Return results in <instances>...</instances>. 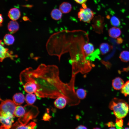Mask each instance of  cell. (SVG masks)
<instances>
[{
    "label": "cell",
    "mask_w": 129,
    "mask_h": 129,
    "mask_svg": "<svg viewBox=\"0 0 129 129\" xmlns=\"http://www.w3.org/2000/svg\"><path fill=\"white\" fill-rule=\"evenodd\" d=\"M59 74L56 66L41 64L36 69L29 67L22 70L19 79L21 83L30 84L39 98L54 99L62 96L68 99L73 93L72 85L62 81Z\"/></svg>",
    "instance_id": "1"
},
{
    "label": "cell",
    "mask_w": 129,
    "mask_h": 129,
    "mask_svg": "<svg viewBox=\"0 0 129 129\" xmlns=\"http://www.w3.org/2000/svg\"><path fill=\"white\" fill-rule=\"evenodd\" d=\"M109 107L113 111L114 114L117 118H122L128 114L129 105L124 100L114 98L110 102Z\"/></svg>",
    "instance_id": "2"
},
{
    "label": "cell",
    "mask_w": 129,
    "mask_h": 129,
    "mask_svg": "<svg viewBox=\"0 0 129 129\" xmlns=\"http://www.w3.org/2000/svg\"><path fill=\"white\" fill-rule=\"evenodd\" d=\"M38 109L36 107L33 106L31 109L18 119L12 126V129H21L22 126L27 124L31 119L35 118L38 113Z\"/></svg>",
    "instance_id": "3"
},
{
    "label": "cell",
    "mask_w": 129,
    "mask_h": 129,
    "mask_svg": "<svg viewBox=\"0 0 129 129\" xmlns=\"http://www.w3.org/2000/svg\"><path fill=\"white\" fill-rule=\"evenodd\" d=\"M77 14V16L79 20L81 22L89 23L94 17L95 14L93 11L88 8L85 3L81 5Z\"/></svg>",
    "instance_id": "4"
},
{
    "label": "cell",
    "mask_w": 129,
    "mask_h": 129,
    "mask_svg": "<svg viewBox=\"0 0 129 129\" xmlns=\"http://www.w3.org/2000/svg\"><path fill=\"white\" fill-rule=\"evenodd\" d=\"M0 129H9L11 128L15 116L9 113L0 112Z\"/></svg>",
    "instance_id": "5"
},
{
    "label": "cell",
    "mask_w": 129,
    "mask_h": 129,
    "mask_svg": "<svg viewBox=\"0 0 129 129\" xmlns=\"http://www.w3.org/2000/svg\"><path fill=\"white\" fill-rule=\"evenodd\" d=\"M16 106L13 101L10 99L2 100L0 106V112L14 115V112Z\"/></svg>",
    "instance_id": "6"
},
{
    "label": "cell",
    "mask_w": 129,
    "mask_h": 129,
    "mask_svg": "<svg viewBox=\"0 0 129 129\" xmlns=\"http://www.w3.org/2000/svg\"><path fill=\"white\" fill-rule=\"evenodd\" d=\"M92 25L96 32L99 34L102 33L105 25L104 17L100 15L94 17L92 20Z\"/></svg>",
    "instance_id": "7"
},
{
    "label": "cell",
    "mask_w": 129,
    "mask_h": 129,
    "mask_svg": "<svg viewBox=\"0 0 129 129\" xmlns=\"http://www.w3.org/2000/svg\"><path fill=\"white\" fill-rule=\"evenodd\" d=\"M1 40L0 41V61L2 62L5 58H9L13 60L17 57V55H13L12 51H10L8 48L4 47V44Z\"/></svg>",
    "instance_id": "8"
},
{
    "label": "cell",
    "mask_w": 129,
    "mask_h": 129,
    "mask_svg": "<svg viewBox=\"0 0 129 129\" xmlns=\"http://www.w3.org/2000/svg\"><path fill=\"white\" fill-rule=\"evenodd\" d=\"M56 98L54 102L55 107L60 109L64 108L67 104V101L66 98L62 96Z\"/></svg>",
    "instance_id": "9"
},
{
    "label": "cell",
    "mask_w": 129,
    "mask_h": 129,
    "mask_svg": "<svg viewBox=\"0 0 129 129\" xmlns=\"http://www.w3.org/2000/svg\"><path fill=\"white\" fill-rule=\"evenodd\" d=\"M21 12L18 8H14L11 9L9 11L8 16L9 18L13 21H16L20 17Z\"/></svg>",
    "instance_id": "10"
},
{
    "label": "cell",
    "mask_w": 129,
    "mask_h": 129,
    "mask_svg": "<svg viewBox=\"0 0 129 129\" xmlns=\"http://www.w3.org/2000/svg\"><path fill=\"white\" fill-rule=\"evenodd\" d=\"M83 49L86 58L93 54L94 48L92 44L90 43H87L83 45Z\"/></svg>",
    "instance_id": "11"
},
{
    "label": "cell",
    "mask_w": 129,
    "mask_h": 129,
    "mask_svg": "<svg viewBox=\"0 0 129 129\" xmlns=\"http://www.w3.org/2000/svg\"><path fill=\"white\" fill-rule=\"evenodd\" d=\"M108 32L109 37L113 38H117L121 35V31L120 29L117 27L113 26L108 30Z\"/></svg>",
    "instance_id": "12"
},
{
    "label": "cell",
    "mask_w": 129,
    "mask_h": 129,
    "mask_svg": "<svg viewBox=\"0 0 129 129\" xmlns=\"http://www.w3.org/2000/svg\"><path fill=\"white\" fill-rule=\"evenodd\" d=\"M124 84L123 79L119 77H116L112 80L113 87L116 90H118L121 89Z\"/></svg>",
    "instance_id": "13"
},
{
    "label": "cell",
    "mask_w": 129,
    "mask_h": 129,
    "mask_svg": "<svg viewBox=\"0 0 129 129\" xmlns=\"http://www.w3.org/2000/svg\"><path fill=\"white\" fill-rule=\"evenodd\" d=\"M19 27L18 23L15 21H11L8 24V29L11 33H14L17 32L18 30Z\"/></svg>",
    "instance_id": "14"
},
{
    "label": "cell",
    "mask_w": 129,
    "mask_h": 129,
    "mask_svg": "<svg viewBox=\"0 0 129 129\" xmlns=\"http://www.w3.org/2000/svg\"><path fill=\"white\" fill-rule=\"evenodd\" d=\"M13 101L17 105H19L24 102L25 98L23 95L21 93H16L13 96Z\"/></svg>",
    "instance_id": "15"
},
{
    "label": "cell",
    "mask_w": 129,
    "mask_h": 129,
    "mask_svg": "<svg viewBox=\"0 0 129 129\" xmlns=\"http://www.w3.org/2000/svg\"><path fill=\"white\" fill-rule=\"evenodd\" d=\"M72 9L71 5L67 2H63L59 5V9L63 13H68L71 11Z\"/></svg>",
    "instance_id": "16"
},
{
    "label": "cell",
    "mask_w": 129,
    "mask_h": 129,
    "mask_svg": "<svg viewBox=\"0 0 129 129\" xmlns=\"http://www.w3.org/2000/svg\"><path fill=\"white\" fill-rule=\"evenodd\" d=\"M113 46L107 43H101L99 46L100 51L102 55L106 54L110 52L113 49Z\"/></svg>",
    "instance_id": "17"
},
{
    "label": "cell",
    "mask_w": 129,
    "mask_h": 129,
    "mask_svg": "<svg viewBox=\"0 0 129 129\" xmlns=\"http://www.w3.org/2000/svg\"><path fill=\"white\" fill-rule=\"evenodd\" d=\"M62 13L59 9L55 8L52 10L50 15L53 19L55 20H58L62 18Z\"/></svg>",
    "instance_id": "18"
},
{
    "label": "cell",
    "mask_w": 129,
    "mask_h": 129,
    "mask_svg": "<svg viewBox=\"0 0 129 129\" xmlns=\"http://www.w3.org/2000/svg\"><path fill=\"white\" fill-rule=\"evenodd\" d=\"M15 40L14 37L11 34H7L4 36L3 38L4 43L7 45H12Z\"/></svg>",
    "instance_id": "19"
},
{
    "label": "cell",
    "mask_w": 129,
    "mask_h": 129,
    "mask_svg": "<svg viewBox=\"0 0 129 129\" xmlns=\"http://www.w3.org/2000/svg\"><path fill=\"white\" fill-rule=\"evenodd\" d=\"M26 111L23 107L18 105L16 106L14 112V115L17 117H20L23 116L25 113Z\"/></svg>",
    "instance_id": "20"
},
{
    "label": "cell",
    "mask_w": 129,
    "mask_h": 129,
    "mask_svg": "<svg viewBox=\"0 0 129 129\" xmlns=\"http://www.w3.org/2000/svg\"><path fill=\"white\" fill-rule=\"evenodd\" d=\"M36 99V98L34 94L32 93H28L26 95L25 100L28 105H31L34 103Z\"/></svg>",
    "instance_id": "21"
},
{
    "label": "cell",
    "mask_w": 129,
    "mask_h": 129,
    "mask_svg": "<svg viewBox=\"0 0 129 129\" xmlns=\"http://www.w3.org/2000/svg\"><path fill=\"white\" fill-rule=\"evenodd\" d=\"M119 58L122 62H127L129 61V51L127 50L122 51L120 53Z\"/></svg>",
    "instance_id": "22"
},
{
    "label": "cell",
    "mask_w": 129,
    "mask_h": 129,
    "mask_svg": "<svg viewBox=\"0 0 129 129\" xmlns=\"http://www.w3.org/2000/svg\"><path fill=\"white\" fill-rule=\"evenodd\" d=\"M77 97L80 99H83L86 97L87 92L86 90L82 88L77 89L76 92Z\"/></svg>",
    "instance_id": "23"
},
{
    "label": "cell",
    "mask_w": 129,
    "mask_h": 129,
    "mask_svg": "<svg viewBox=\"0 0 129 129\" xmlns=\"http://www.w3.org/2000/svg\"><path fill=\"white\" fill-rule=\"evenodd\" d=\"M121 92L125 97L129 95V80H128L124 84L121 89Z\"/></svg>",
    "instance_id": "24"
},
{
    "label": "cell",
    "mask_w": 129,
    "mask_h": 129,
    "mask_svg": "<svg viewBox=\"0 0 129 129\" xmlns=\"http://www.w3.org/2000/svg\"><path fill=\"white\" fill-rule=\"evenodd\" d=\"M111 24L114 27H118L120 24V22L119 19L114 16H112L110 19Z\"/></svg>",
    "instance_id": "25"
},
{
    "label": "cell",
    "mask_w": 129,
    "mask_h": 129,
    "mask_svg": "<svg viewBox=\"0 0 129 129\" xmlns=\"http://www.w3.org/2000/svg\"><path fill=\"white\" fill-rule=\"evenodd\" d=\"M123 120L122 118H117L116 120L115 126L117 129H122L123 125Z\"/></svg>",
    "instance_id": "26"
},
{
    "label": "cell",
    "mask_w": 129,
    "mask_h": 129,
    "mask_svg": "<svg viewBox=\"0 0 129 129\" xmlns=\"http://www.w3.org/2000/svg\"><path fill=\"white\" fill-rule=\"evenodd\" d=\"M36 127V124L34 122H31L22 127L21 129H34Z\"/></svg>",
    "instance_id": "27"
},
{
    "label": "cell",
    "mask_w": 129,
    "mask_h": 129,
    "mask_svg": "<svg viewBox=\"0 0 129 129\" xmlns=\"http://www.w3.org/2000/svg\"><path fill=\"white\" fill-rule=\"evenodd\" d=\"M48 112V111L47 113H46L44 114L43 117V120L45 121H49L50 119L52 117L50 115Z\"/></svg>",
    "instance_id": "28"
},
{
    "label": "cell",
    "mask_w": 129,
    "mask_h": 129,
    "mask_svg": "<svg viewBox=\"0 0 129 129\" xmlns=\"http://www.w3.org/2000/svg\"><path fill=\"white\" fill-rule=\"evenodd\" d=\"M77 3L81 5L85 3L87 0H74Z\"/></svg>",
    "instance_id": "29"
},
{
    "label": "cell",
    "mask_w": 129,
    "mask_h": 129,
    "mask_svg": "<svg viewBox=\"0 0 129 129\" xmlns=\"http://www.w3.org/2000/svg\"><path fill=\"white\" fill-rule=\"evenodd\" d=\"M106 125L109 127H114L115 126V124L112 122H108Z\"/></svg>",
    "instance_id": "30"
},
{
    "label": "cell",
    "mask_w": 129,
    "mask_h": 129,
    "mask_svg": "<svg viewBox=\"0 0 129 129\" xmlns=\"http://www.w3.org/2000/svg\"><path fill=\"white\" fill-rule=\"evenodd\" d=\"M123 41V40L121 38L118 37L117 38L116 42L117 44H120L122 43Z\"/></svg>",
    "instance_id": "31"
},
{
    "label": "cell",
    "mask_w": 129,
    "mask_h": 129,
    "mask_svg": "<svg viewBox=\"0 0 129 129\" xmlns=\"http://www.w3.org/2000/svg\"><path fill=\"white\" fill-rule=\"evenodd\" d=\"M87 129V128L86 126L81 125H78L75 128V129Z\"/></svg>",
    "instance_id": "32"
},
{
    "label": "cell",
    "mask_w": 129,
    "mask_h": 129,
    "mask_svg": "<svg viewBox=\"0 0 129 129\" xmlns=\"http://www.w3.org/2000/svg\"><path fill=\"white\" fill-rule=\"evenodd\" d=\"M0 26H2V23L3 21V18L2 16V15L1 14H0Z\"/></svg>",
    "instance_id": "33"
},
{
    "label": "cell",
    "mask_w": 129,
    "mask_h": 129,
    "mask_svg": "<svg viewBox=\"0 0 129 129\" xmlns=\"http://www.w3.org/2000/svg\"><path fill=\"white\" fill-rule=\"evenodd\" d=\"M122 71L129 72V65L127 67L124 68L123 69Z\"/></svg>",
    "instance_id": "34"
},
{
    "label": "cell",
    "mask_w": 129,
    "mask_h": 129,
    "mask_svg": "<svg viewBox=\"0 0 129 129\" xmlns=\"http://www.w3.org/2000/svg\"><path fill=\"white\" fill-rule=\"evenodd\" d=\"M23 20L24 21H27L29 20V19L26 16H23Z\"/></svg>",
    "instance_id": "35"
},
{
    "label": "cell",
    "mask_w": 129,
    "mask_h": 129,
    "mask_svg": "<svg viewBox=\"0 0 129 129\" xmlns=\"http://www.w3.org/2000/svg\"><path fill=\"white\" fill-rule=\"evenodd\" d=\"M110 129H115V128L114 127H111L109 128Z\"/></svg>",
    "instance_id": "36"
},
{
    "label": "cell",
    "mask_w": 129,
    "mask_h": 129,
    "mask_svg": "<svg viewBox=\"0 0 129 129\" xmlns=\"http://www.w3.org/2000/svg\"><path fill=\"white\" fill-rule=\"evenodd\" d=\"M125 129H129V128L128 127H127V128H125Z\"/></svg>",
    "instance_id": "37"
},
{
    "label": "cell",
    "mask_w": 129,
    "mask_h": 129,
    "mask_svg": "<svg viewBox=\"0 0 129 129\" xmlns=\"http://www.w3.org/2000/svg\"><path fill=\"white\" fill-rule=\"evenodd\" d=\"M127 124L129 126V122H128V123Z\"/></svg>",
    "instance_id": "38"
},
{
    "label": "cell",
    "mask_w": 129,
    "mask_h": 129,
    "mask_svg": "<svg viewBox=\"0 0 129 129\" xmlns=\"http://www.w3.org/2000/svg\"></svg>",
    "instance_id": "39"
}]
</instances>
